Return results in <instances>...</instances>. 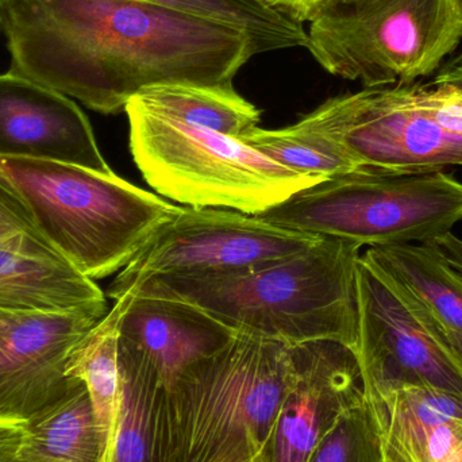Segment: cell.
I'll return each mask as SVG.
<instances>
[{
  "mask_svg": "<svg viewBox=\"0 0 462 462\" xmlns=\"http://www.w3.org/2000/svg\"><path fill=\"white\" fill-rule=\"evenodd\" d=\"M10 70L116 114L162 84L233 86L258 54L249 35L143 0H8Z\"/></svg>",
  "mask_w": 462,
  "mask_h": 462,
  "instance_id": "obj_1",
  "label": "cell"
},
{
  "mask_svg": "<svg viewBox=\"0 0 462 462\" xmlns=\"http://www.w3.org/2000/svg\"><path fill=\"white\" fill-rule=\"evenodd\" d=\"M360 250L355 242L322 236L304 252L236 273L146 277L119 298L132 293L172 299L197 307L234 333L292 346L337 342L353 352Z\"/></svg>",
  "mask_w": 462,
  "mask_h": 462,
  "instance_id": "obj_2",
  "label": "cell"
},
{
  "mask_svg": "<svg viewBox=\"0 0 462 462\" xmlns=\"http://www.w3.org/2000/svg\"><path fill=\"white\" fill-rule=\"evenodd\" d=\"M35 229L88 279L121 272L183 211L116 173L48 160L3 159Z\"/></svg>",
  "mask_w": 462,
  "mask_h": 462,
  "instance_id": "obj_3",
  "label": "cell"
},
{
  "mask_svg": "<svg viewBox=\"0 0 462 462\" xmlns=\"http://www.w3.org/2000/svg\"><path fill=\"white\" fill-rule=\"evenodd\" d=\"M295 376L292 345L234 333L168 391L178 462H254Z\"/></svg>",
  "mask_w": 462,
  "mask_h": 462,
  "instance_id": "obj_4",
  "label": "cell"
},
{
  "mask_svg": "<svg viewBox=\"0 0 462 462\" xmlns=\"http://www.w3.org/2000/svg\"><path fill=\"white\" fill-rule=\"evenodd\" d=\"M125 111L130 152L146 183L187 208L258 216L325 180L293 172L238 138L149 110L135 97Z\"/></svg>",
  "mask_w": 462,
  "mask_h": 462,
  "instance_id": "obj_5",
  "label": "cell"
},
{
  "mask_svg": "<svg viewBox=\"0 0 462 462\" xmlns=\"http://www.w3.org/2000/svg\"><path fill=\"white\" fill-rule=\"evenodd\" d=\"M255 217L282 229L346 239L361 247L428 245L462 221V183L444 171L357 167Z\"/></svg>",
  "mask_w": 462,
  "mask_h": 462,
  "instance_id": "obj_6",
  "label": "cell"
},
{
  "mask_svg": "<svg viewBox=\"0 0 462 462\" xmlns=\"http://www.w3.org/2000/svg\"><path fill=\"white\" fill-rule=\"evenodd\" d=\"M307 49L337 78L365 88L434 75L462 41V0H325Z\"/></svg>",
  "mask_w": 462,
  "mask_h": 462,
  "instance_id": "obj_7",
  "label": "cell"
},
{
  "mask_svg": "<svg viewBox=\"0 0 462 462\" xmlns=\"http://www.w3.org/2000/svg\"><path fill=\"white\" fill-rule=\"evenodd\" d=\"M357 167L431 172L462 167V89L444 84L364 88L300 119Z\"/></svg>",
  "mask_w": 462,
  "mask_h": 462,
  "instance_id": "obj_8",
  "label": "cell"
},
{
  "mask_svg": "<svg viewBox=\"0 0 462 462\" xmlns=\"http://www.w3.org/2000/svg\"><path fill=\"white\" fill-rule=\"evenodd\" d=\"M356 360L365 395L425 387L462 396V360L444 326L401 282L368 258L356 266Z\"/></svg>",
  "mask_w": 462,
  "mask_h": 462,
  "instance_id": "obj_9",
  "label": "cell"
},
{
  "mask_svg": "<svg viewBox=\"0 0 462 462\" xmlns=\"http://www.w3.org/2000/svg\"><path fill=\"white\" fill-rule=\"evenodd\" d=\"M322 236L282 229L225 208H183L125 266L108 288L116 300L152 276H225L291 257Z\"/></svg>",
  "mask_w": 462,
  "mask_h": 462,
  "instance_id": "obj_10",
  "label": "cell"
},
{
  "mask_svg": "<svg viewBox=\"0 0 462 462\" xmlns=\"http://www.w3.org/2000/svg\"><path fill=\"white\" fill-rule=\"evenodd\" d=\"M105 315L0 310V422L26 423L67 393L68 358Z\"/></svg>",
  "mask_w": 462,
  "mask_h": 462,
  "instance_id": "obj_11",
  "label": "cell"
},
{
  "mask_svg": "<svg viewBox=\"0 0 462 462\" xmlns=\"http://www.w3.org/2000/svg\"><path fill=\"white\" fill-rule=\"evenodd\" d=\"M295 376L254 462H306L344 412L365 401L355 353L330 341L293 346Z\"/></svg>",
  "mask_w": 462,
  "mask_h": 462,
  "instance_id": "obj_12",
  "label": "cell"
},
{
  "mask_svg": "<svg viewBox=\"0 0 462 462\" xmlns=\"http://www.w3.org/2000/svg\"><path fill=\"white\" fill-rule=\"evenodd\" d=\"M0 157L113 172L81 108L70 97L11 70L0 75Z\"/></svg>",
  "mask_w": 462,
  "mask_h": 462,
  "instance_id": "obj_13",
  "label": "cell"
},
{
  "mask_svg": "<svg viewBox=\"0 0 462 462\" xmlns=\"http://www.w3.org/2000/svg\"><path fill=\"white\" fill-rule=\"evenodd\" d=\"M119 299L125 301L119 336L143 353L167 391L189 365L218 352L234 336L183 301L132 293Z\"/></svg>",
  "mask_w": 462,
  "mask_h": 462,
  "instance_id": "obj_14",
  "label": "cell"
},
{
  "mask_svg": "<svg viewBox=\"0 0 462 462\" xmlns=\"http://www.w3.org/2000/svg\"><path fill=\"white\" fill-rule=\"evenodd\" d=\"M365 396L382 462H462V396L410 385Z\"/></svg>",
  "mask_w": 462,
  "mask_h": 462,
  "instance_id": "obj_15",
  "label": "cell"
},
{
  "mask_svg": "<svg viewBox=\"0 0 462 462\" xmlns=\"http://www.w3.org/2000/svg\"><path fill=\"white\" fill-rule=\"evenodd\" d=\"M0 310L107 314L105 292L40 233L0 241Z\"/></svg>",
  "mask_w": 462,
  "mask_h": 462,
  "instance_id": "obj_16",
  "label": "cell"
},
{
  "mask_svg": "<svg viewBox=\"0 0 462 462\" xmlns=\"http://www.w3.org/2000/svg\"><path fill=\"white\" fill-rule=\"evenodd\" d=\"M121 410L111 462H178L170 398L156 369L119 336Z\"/></svg>",
  "mask_w": 462,
  "mask_h": 462,
  "instance_id": "obj_17",
  "label": "cell"
},
{
  "mask_svg": "<svg viewBox=\"0 0 462 462\" xmlns=\"http://www.w3.org/2000/svg\"><path fill=\"white\" fill-rule=\"evenodd\" d=\"M21 462H103L102 439L86 385L67 393L23 423Z\"/></svg>",
  "mask_w": 462,
  "mask_h": 462,
  "instance_id": "obj_18",
  "label": "cell"
},
{
  "mask_svg": "<svg viewBox=\"0 0 462 462\" xmlns=\"http://www.w3.org/2000/svg\"><path fill=\"white\" fill-rule=\"evenodd\" d=\"M124 299L73 347L67 364V376L80 380L88 391L95 420L102 439L103 462H111L119 410H121V371H119V320Z\"/></svg>",
  "mask_w": 462,
  "mask_h": 462,
  "instance_id": "obj_19",
  "label": "cell"
},
{
  "mask_svg": "<svg viewBox=\"0 0 462 462\" xmlns=\"http://www.w3.org/2000/svg\"><path fill=\"white\" fill-rule=\"evenodd\" d=\"M135 99L149 110L191 126L239 138L258 127L261 111L233 86L162 84L141 91Z\"/></svg>",
  "mask_w": 462,
  "mask_h": 462,
  "instance_id": "obj_20",
  "label": "cell"
},
{
  "mask_svg": "<svg viewBox=\"0 0 462 462\" xmlns=\"http://www.w3.org/2000/svg\"><path fill=\"white\" fill-rule=\"evenodd\" d=\"M364 257L393 274L447 330L462 336V277L429 245L368 247Z\"/></svg>",
  "mask_w": 462,
  "mask_h": 462,
  "instance_id": "obj_21",
  "label": "cell"
},
{
  "mask_svg": "<svg viewBox=\"0 0 462 462\" xmlns=\"http://www.w3.org/2000/svg\"><path fill=\"white\" fill-rule=\"evenodd\" d=\"M238 140L301 175L328 179L357 168L333 141L304 126L300 121L284 129L255 127Z\"/></svg>",
  "mask_w": 462,
  "mask_h": 462,
  "instance_id": "obj_22",
  "label": "cell"
},
{
  "mask_svg": "<svg viewBox=\"0 0 462 462\" xmlns=\"http://www.w3.org/2000/svg\"><path fill=\"white\" fill-rule=\"evenodd\" d=\"M306 462H382L379 429L366 396L341 415Z\"/></svg>",
  "mask_w": 462,
  "mask_h": 462,
  "instance_id": "obj_23",
  "label": "cell"
},
{
  "mask_svg": "<svg viewBox=\"0 0 462 462\" xmlns=\"http://www.w3.org/2000/svg\"><path fill=\"white\" fill-rule=\"evenodd\" d=\"M34 231L37 229L29 208L0 170V241L16 234Z\"/></svg>",
  "mask_w": 462,
  "mask_h": 462,
  "instance_id": "obj_24",
  "label": "cell"
},
{
  "mask_svg": "<svg viewBox=\"0 0 462 462\" xmlns=\"http://www.w3.org/2000/svg\"><path fill=\"white\" fill-rule=\"evenodd\" d=\"M23 439V423L0 422V462H18Z\"/></svg>",
  "mask_w": 462,
  "mask_h": 462,
  "instance_id": "obj_25",
  "label": "cell"
},
{
  "mask_svg": "<svg viewBox=\"0 0 462 462\" xmlns=\"http://www.w3.org/2000/svg\"><path fill=\"white\" fill-rule=\"evenodd\" d=\"M462 277V239L453 233L428 244Z\"/></svg>",
  "mask_w": 462,
  "mask_h": 462,
  "instance_id": "obj_26",
  "label": "cell"
},
{
  "mask_svg": "<svg viewBox=\"0 0 462 462\" xmlns=\"http://www.w3.org/2000/svg\"><path fill=\"white\" fill-rule=\"evenodd\" d=\"M277 10L290 15L296 21L309 22L325 0H266Z\"/></svg>",
  "mask_w": 462,
  "mask_h": 462,
  "instance_id": "obj_27",
  "label": "cell"
},
{
  "mask_svg": "<svg viewBox=\"0 0 462 462\" xmlns=\"http://www.w3.org/2000/svg\"><path fill=\"white\" fill-rule=\"evenodd\" d=\"M431 83L444 84V86H452L462 89V51L458 54H453L436 73V78Z\"/></svg>",
  "mask_w": 462,
  "mask_h": 462,
  "instance_id": "obj_28",
  "label": "cell"
},
{
  "mask_svg": "<svg viewBox=\"0 0 462 462\" xmlns=\"http://www.w3.org/2000/svg\"><path fill=\"white\" fill-rule=\"evenodd\" d=\"M444 330L445 333H447L448 338H449L450 344L453 345V347H455L456 352L458 353L462 360V336L457 333H453V331L447 330L445 328Z\"/></svg>",
  "mask_w": 462,
  "mask_h": 462,
  "instance_id": "obj_29",
  "label": "cell"
},
{
  "mask_svg": "<svg viewBox=\"0 0 462 462\" xmlns=\"http://www.w3.org/2000/svg\"><path fill=\"white\" fill-rule=\"evenodd\" d=\"M8 0H0V32H3V21H5V7Z\"/></svg>",
  "mask_w": 462,
  "mask_h": 462,
  "instance_id": "obj_30",
  "label": "cell"
},
{
  "mask_svg": "<svg viewBox=\"0 0 462 462\" xmlns=\"http://www.w3.org/2000/svg\"><path fill=\"white\" fill-rule=\"evenodd\" d=\"M18 462H21V461H18Z\"/></svg>",
  "mask_w": 462,
  "mask_h": 462,
  "instance_id": "obj_31",
  "label": "cell"
}]
</instances>
